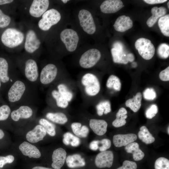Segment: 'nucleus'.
<instances>
[{
  "mask_svg": "<svg viewBox=\"0 0 169 169\" xmlns=\"http://www.w3.org/2000/svg\"><path fill=\"white\" fill-rule=\"evenodd\" d=\"M135 45L139 54L144 59L149 60L153 57L155 48L149 39L143 38H139L136 41Z\"/></svg>",
  "mask_w": 169,
  "mask_h": 169,
  "instance_id": "0eeeda50",
  "label": "nucleus"
},
{
  "mask_svg": "<svg viewBox=\"0 0 169 169\" xmlns=\"http://www.w3.org/2000/svg\"><path fill=\"white\" fill-rule=\"evenodd\" d=\"M0 79L3 83H7L10 80L8 63L2 57H0Z\"/></svg>",
  "mask_w": 169,
  "mask_h": 169,
  "instance_id": "c756f323",
  "label": "nucleus"
},
{
  "mask_svg": "<svg viewBox=\"0 0 169 169\" xmlns=\"http://www.w3.org/2000/svg\"><path fill=\"white\" fill-rule=\"evenodd\" d=\"M19 148L24 155L29 158H38L41 156V153L38 148L27 142L24 141L22 143Z\"/></svg>",
  "mask_w": 169,
  "mask_h": 169,
  "instance_id": "412c9836",
  "label": "nucleus"
},
{
  "mask_svg": "<svg viewBox=\"0 0 169 169\" xmlns=\"http://www.w3.org/2000/svg\"><path fill=\"white\" fill-rule=\"evenodd\" d=\"M159 27L162 33L165 36H169V14L161 17L158 21Z\"/></svg>",
  "mask_w": 169,
  "mask_h": 169,
  "instance_id": "72a5a7b5",
  "label": "nucleus"
},
{
  "mask_svg": "<svg viewBox=\"0 0 169 169\" xmlns=\"http://www.w3.org/2000/svg\"><path fill=\"white\" fill-rule=\"evenodd\" d=\"M49 5L48 0H34L30 7L29 13L33 17H39L46 11Z\"/></svg>",
  "mask_w": 169,
  "mask_h": 169,
  "instance_id": "dca6fc26",
  "label": "nucleus"
},
{
  "mask_svg": "<svg viewBox=\"0 0 169 169\" xmlns=\"http://www.w3.org/2000/svg\"><path fill=\"white\" fill-rule=\"evenodd\" d=\"M76 82L81 91L83 102L87 104L96 102V98L101 90L98 76L92 72H87L78 76Z\"/></svg>",
  "mask_w": 169,
  "mask_h": 169,
  "instance_id": "f257e3e1",
  "label": "nucleus"
},
{
  "mask_svg": "<svg viewBox=\"0 0 169 169\" xmlns=\"http://www.w3.org/2000/svg\"><path fill=\"white\" fill-rule=\"evenodd\" d=\"M89 129L87 126L85 125H82L80 129L79 137H86L89 133Z\"/></svg>",
  "mask_w": 169,
  "mask_h": 169,
  "instance_id": "8fccbe9b",
  "label": "nucleus"
},
{
  "mask_svg": "<svg viewBox=\"0 0 169 169\" xmlns=\"http://www.w3.org/2000/svg\"><path fill=\"white\" fill-rule=\"evenodd\" d=\"M157 53L161 58L163 59L167 58L169 56V46L165 43H162L158 47Z\"/></svg>",
  "mask_w": 169,
  "mask_h": 169,
  "instance_id": "e433bc0d",
  "label": "nucleus"
},
{
  "mask_svg": "<svg viewBox=\"0 0 169 169\" xmlns=\"http://www.w3.org/2000/svg\"><path fill=\"white\" fill-rule=\"evenodd\" d=\"M14 159V157L12 155L5 156H0V168H2L6 164L12 163Z\"/></svg>",
  "mask_w": 169,
  "mask_h": 169,
  "instance_id": "c03bdc74",
  "label": "nucleus"
},
{
  "mask_svg": "<svg viewBox=\"0 0 169 169\" xmlns=\"http://www.w3.org/2000/svg\"><path fill=\"white\" fill-rule=\"evenodd\" d=\"M46 118L51 121L59 124H64L68 121L67 116L60 112H49L46 115Z\"/></svg>",
  "mask_w": 169,
  "mask_h": 169,
  "instance_id": "cd10ccee",
  "label": "nucleus"
},
{
  "mask_svg": "<svg viewBox=\"0 0 169 169\" xmlns=\"http://www.w3.org/2000/svg\"><path fill=\"white\" fill-rule=\"evenodd\" d=\"M169 126H168L167 128V133H168V134H169Z\"/></svg>",
  "mask_w": 169,
  "mask_h": 169,
  "instance_id": "052dcab7",
  "label": "nucleus"
},
{
  "mask_svg": "<svg viewBox=\"0 0 169 169\" xmlns=\"http://www.w3.org/2000/svg\"><path fill=\"white\" fill-rule=\"evenodd\" d=\"M66 158V152L62 148L54 150L52 155V166L54 169H60L64 163Z\"/></svg>",
  "mask_w": 169,
  "mask_h": 169,
  "instance_id": "6ab92c4d",
  "label": "nucleus"
},
{
  "mask_svg": "<svg viewBox=\"0 0 169 169\" xmlns=\"http://www.w3.org/2000/svg\"></svg>",
  "mask_w": 169,
  "mask_h": 169,
  "instance_id": "e2e57ef3",
  "label": "nucleus"
},
{
  "mask_svg": "<svg viewBox=\"0 0 169 169\" xmlns=\"http://www.w3.org/2000/svg\"><path fill=\"white\" fill-rule=\"evenodd\" d=\"M99 144L101 145L99 146V149L100 151L102 152L105 151L110 147L111 142L109 139L105 138L99 141Z\"/></svg>",
  "mask_w": 169,
  "mask_h": 169,
  "instance_id": "37998d69",
  "label": "nucleus"
},
{
  "mask_svg": "<svg viewBox=\"0 0 169 169\" xmlns=\"http://www.w3.org/2000/svg\"><path fill=\"white\" fill-rule=\"evenodd\" d=\"M60 38L68 51L72 52L75 50L79 40L75 31L70 29H65L61 33Z\"/></svg>",
  "mask_w": 169,
  "mask_h": 169,
  "instance_id": "6e6552de",
  "label": "nucleus"
},
{
  "mask_svg": "<svg viewBox=\"0 0 169 169\" xmlns=\"http://www.w3.org/2000/svg\"><path fill=\"white\" fill-rule=\"evenodd\" d=\"M114 155L110 151L101 152L98 154L95 158V163L99 168L110 167L113 164Z\"/></svg>",
  "mask_w": 169,
  "mask_h": 169,
  "instance_id": "9b49d317",
  "label": "nucleus"
},
{
  "mask_svg": "<svg viewBox=\"0 0 169 169\" xmlns=\"http://www.w3.org/2000/svg\"><path fill=\"white\" fill-rule=\"evenodd\" d=\"M4 134L3 131L0 129V139H2L4 136Z\"/></svg>",
  "mask_w": 169,
  "mask_h": 169,
  "instance_id": "4d7b16f0",
  "label": "nucleus"
},
{
  "mask_svg": "<svg viewBox=\"0 0 169 169\" xmlns=\"http://www.w3.org/2000/svg\"><path fill=\"white\" fill-rule=\"evenodd\" d=\"M158 108L155 104H152L146 110L145 115L146 117L149 119H151L154 117L157 113Z\"/></svg>",
  "mask_w": 169,
  "mask_h": 169,
  "instance_id": "a19ab883",
  "label": "nucleus"
},
{
  "mask_svg": "<svg viewBox=\"0 0 169 169\" xmlns=\"http://www.w3.org/2000/svg\"><path fill=\"white\" fill-rule=\"evenodd\" d=\"M125 150L128 153H132L134 160L139 161L142 160L144 156V152L140 149L138 144L132 142L126 146Z\"/></svg>",
  "mask_w": 169,
  "mask_h": 169,
  "instance_id": "a878e982",
  "label": "nucleus"
},
{
  "mask_svg": "<svg viewBox=\"0 0 169 169\" xmlns=\"http://www.w3.org/2000/svg\"><path fill=\"white\" fill-rule=\"evenodd\" d=\"M33 113L32 109L30 107L23 105L12 111L11 113V116L13 120L17 121L20 119L29 118L32 116Z\"/></svg>",
  "mask_w": 169,
  "mask_h": 169,
  "instance_id": "4be33fe9",
  "label": "nucleus"
},
{
  "mask_svg": "<svg viewBox=\"0 0 169 169\" xmlns=\"http://www.w3.org/2000/svg\"><path fill=\"white\" fill-rule=\"evenodd\" d=\"M113 26L116 31L123 32L132 28L133 22L129 17L122 15L117 18Z\"/></svg>",
  "mask_w": 169,
  "mask_h": 169,
  "instance_id": "5701e85b",
  "label": "nucleus"
},
{
  "mask_svg": "<svg viewBox=\"0 0 169 169\" xmlns=\"http://www.w3.org/2000/svg\"><path fill=\"white\" fill-rule=\"evenodd\" d=\"M138 135L139 138L147 144H151L155 141L154 137L145 126H143L140 127V131H139Z\"/></svg>",
  "mask_w": 169,
  "mask_h": 169,
  "instance_id": "2f4dec72",
  "label": "nucleus"
},
{
  "mask_svg": "<svg viewBox=\"0 0 169 169\" xmlns=\"http://www.w3.org/2000/svg\"><path fill=\"white\" fill-rule=\"evenodd\" d=\"M146 3L150 4L161 3L167 1V0H144Z\"/></svg>",
  "mask_w": 169,
  "mask_h": 169,
  "instance_id": "603ef678",
  "label": "nucleus"
},
{
  "mask_svg": "<svg viewBox=\"0 0 169 169\" xmlns=\"http://www.w3.org/2000/svg\"><path fill=\"white\" fill-rule=\"evenodd\" d=\"M142 95L140 92H138L133 98L127 100L125 103V105L134 112H137L141 106Z\"/></svg>",
  "mask_w": 169,
  "mask_h": 169,
  "instance_id": "c85d7f7f",
  "label": "nucleus"
},
{
  "mask_svg": "<svg viewBox=\"0 0 169 169\" xmlns=\"http://www.w3.org/2000/svg\"><path fill=\"white\" fill-rule=\"evenodd\" d=\"M99 141L94 140L90 143L89 147L90 149L93 151L97 150L99 147Z\"/></svg>",
  "mask_w": 169,
  "mask_h": 169,
  "instance_id": "3c124183",
  "label": "nucleus"
},
{
  "mask_svg": "<svg viewBox=\"0 0 169 169\" xmlns=\"http://www.w3.org/2000/svg\"><path fill=\"white\" fill-rule=\"evenodd\" d=\"M167 7H168V8H169V2H168L167 4Z\"/></svg>",
  "mask_w": 169,
  "mask_h": 169,
  "instance_id": "680f3d73",
  "label": "nucleus"
},
{
  "mask_svg": "<svg viewBox=\"0 0 169 169\" xmlns=\"http://www.w3.org/2000/svg\"><path fill=\"white\" fill-rule=\"evenodd\" d=\"M46 132L41 125H37L32 130L28 131L26 135V138L30 142L35 143L41 141L45 136Z\"/></svg>",
  "mask_w": 169,
  "mask_h": 169,
  "instance_id": "a211bd4d",
  "label": "nucleus"
},
{
  "mask_svg": "<svg viewBox=\"0 0 169 169\" xmlns=\"http://www.w3.org/2000/svg\"><path fill=\"white\" fill-rule=\"evenodd\" d=\"M52 85L69 103L74 99L77 87L76 81L70 77L62 79Z\"/></svg>",
  "mask_w": 169,
  "mask_h": 169,
  "instance_id": "7ed1b4c3",
  "label": "nucleus"
},
{
  "mask_svg": "<svg viewBox=\"0 0 169 169\" xmlns=\"http://www.w3.org/2000/svg\"><path fill=\"white\" fill-rule=\"evenodd\" d=\"M2 82H1V79H0V89L1 87V85H2Z\"/></svg>",
  "mask_w": 169,
  "mask_h": 169,
  "instance_id": "bf43d9fd",
  "label": "nucleus"
},
{
  "mask_svg": "<svg viewBox=\"0 0 169 169\" xmlns=\"http://www.w3.org/2000/svg\"><path fill=\"white\" fill-rule=\"evenodd\" d=\"M70 77L60 74L57 66L49 63L42 69L39 77L40 83L45 86H51L63 78Z\"/></svg>",
  "mask_w": 169,
  "mask_h": 169,
  "instance_id": "f03ea898",
  "label": "nucleus"
},
{
  "mask_svg": "<svg viewBox=\"0 0 169 169\" xmlns=\"http://www.w3.org/2000/svg\"><path fill=\"white\" fill-rule=\"evenodd\" d=\"M39 123L43 126L47 132L51 136H54L56 134L55 126L53 123L44 118L39 120Z\"/></svg>",
  "mask_w": 169,
  "mask_h": 169,
  "instance_id": "c9c22d12",
  "label": "nucleus"
},
{
  "mask_svg": "<svg viewBox=\"0 0 169 169\" xmlns=\"http://www.w3.org/2000/svg\"><path fill=\"white\" fill-rule=\"evenodd\" d=\"M11 20L10 17L4 14L0 9V28H4L8 26Z\"/></svg>",
  "mask_w": 169,
  "mask_h": 169,
  "instance_id": "ea45409f",
  "label": "nucleus"
},
{
  "mask_svg": "<svg viewBox=\"0 0 169 169\" xmlns=\"http://www.w3.org/2000/svg\"><path fill=\"white\" fill-rule=\"evenodd\" d=\"M24 74L26 78L30 82H35L38 79L39 74L38 66L34 60L29 59L26 61Z\"/></svg>",
  "mask_w": 169,
  "mask_h": 169,
  "instance_id": "f8f14e48",
  "label": "nucleus"
},
{
  "mask_svg": "<svg viewBox=\"0 0 169 169\" xmlns=\"http://www.w3.org/2000/svg\"><path fill=\"white\" fill-rule=\"evenodd\" d=\"M78 18L81 26L84 32L92 34L96 31V26L92 16L88 11L83 9L79 12Z\"/></svg>",
  "mask_w": 169,
  "mask_h": 169,
  "instance_id": "1a4fd4ad",
  "label": "nucleus"
},
{
  "mask_svg": "<svg viewBox=\"0 0 169 169\" xmlns=\"http://www.w3.org/2000/svg\"><path fill=\"white\" fill-rule=\"evenodd\" d=\"M32 169H53L49 168L40 166H37L33 167Z\"/></svg>",
  "mask_w": 169,
  "mask_h": 169,
  "instance_id": "6e6d98bb",
  "label": "nucleus"
},
{
  "mask_svg": "<svg viewBox=\"0 0 169 169\" xmlns=\"http://www.w3.org/2000/svg\"><path fill=\"white\" fill-rule=\"evenodd\" d=\"M101 57L100 52L97 49H92L84 53L80 56L79 64L82 68L89 69L95 66Z\"/></svg>",
  "mask_w": 169,
  "mask_h": 169,
  "instance_id": "39448f33",
  "label": "nucleus"
},
{
  "mask_svg": "<svg viewBox=\"0 0 169 169\" xmlns=\"http://www.w3.org/2000/svg\"><path fill=\"white\" fill-rule=\"evenodd\" d=\"M24 38L23 33L20 31L14 28H9L3 33L1 40L5 46L12 48L20 45Z\"/></svg>",
  "mask_w": 169,
  "mask_h": 169,
  "instance_id": "20e7f679",
  "label": "nucleus"
},
{
  "mask_svg": "<svg viewBox=\"0 0 169 169\" xmlns=\"http://www.w3.org/2000/svg\"><path fill=\"white\" fill-rule=\"evenodd\" d=\"M159 77L160 79L162 81H167L169 80V66L160 73Z\"/></svg>",
  "mask_w": 169,
  "mask_h": 169,
  "instance_id": "49530a36",
  "label": "nucleus"
},
{
  "mask_svg": "<svg viewBox=\"0 0 169 169\" xmlns=\"http://www.w3.org/2000/svg\"><path fill=\"white\" fill-rule=\"evenodd\" d=\"M40 41L35 32L29 30L27 32L24 44V48L28 53H32L39 47Z\"/></svg>",
  "mask_w": 169,
  "mask_h": 169,
  "instance_id": "4468645a",
  "label": "nucleus"
},
{
  "mask_svg": "<svg viewBox=\"0 0 169 169\" xmlns=\"http://www.w3.org/2000/svg\"><path fill=\"white\" fill-rule=\"evenodd\" d=\"M49 102H54L59 108L65 109L69 106V103L66 100L53 85L50 86L49 91Z\"/></svg>",
  "mask_w": 169,
  "mask_h": 169,
  "instance_id": "ddd939ff",
  "label": "nucleus"
},
{
  "mask_svg": "<svg viewBox=\"0 0 169 169\" xmlns=\"http://www.w3.org/2000/svg\"><path fill=\"white\" fill-rule=\"evenodd\" d=\"M63 137V142L66 145L70 144L71 146L76 147L78 146L80 143L79 138L70 132L65 133Z\"/></svg>",
  "mask_w": 169,
  "mask_h": 169,
  "instance_id": "f704fd0d",
  "label": "nucleus"
},
{
  "mask_svg": "<svg viewBox=\"0 0 169 169\" xmlns=\"http://www.w3.org/2000/svg\"><path fill=\"white\" fill-rule=\"evenodd\" d=\"M111 52L113 61L115 63L126 64L129 62H132L135 59L133 54H126L123 49H116L113 48L111 49Z\"/></svg>",
  "mask_w": 169,
  "mask_h": 169,
  "instance_id": "2eb2a0df",
  "label": "nucleus"
},
{
  "mask_svg": "<svg viewBox=\"0 0 169 169\" xmlns=\"http://www.w3.org/2000/svg\"><path fill=\"white\" fill-rule=\"evenodd\" d=\"M126 123L125 120L121 117L116 118L112 122V125L115 127H119L122 126Z\"/></svg>",
  "mask_w": 169,
  "mask_h": 169,
  "instance_id": "09e8293b",
  "label": "nucleus"
},
{
  "mask_svg": "<svg viewBox=\"0 0 169 169\" xmlns=\"http://www.w3.org/2000/svg\"><path fill=\"white\" fill-rule=\"evenodd\" d=\"M97 102L95 108L99 116H101L103 114L106 115L111 112V104L109 100H104Z\"/></svg>",
  "mask_w": 169,
  "mask_h": 169,
  "instance_id": "7c9ffc66",
  "label": "nucleus"
},
{
  "mask_svg": "<svg viewBox=\"0 0 169 169\" xmlns=\"http://www.w3.org/2000/svg\"><path fill=\"white\" fill-rule=\"evenodd\" d=\"M69 0H62V1L64 3H66Z\"/></svg>",
  "mask_w": 169,
  "mask_h": 169,
  "instance_id": "13d9d810",
  "label": "nucleus"
},
{
  "mask_svg": "<svg viewBox=\"0 0 169 169\" xmlns=\"http://www.w3.org/2000/svg\"><path fill=\"white\" fill-rule=\"evenodd\" d=\"M106 86L108 89L120 91L121 88L120 80L117 76L111 75L109 76L107 80Z\"/></svg>",
  "mask_w": 169,
  "mask_h": 169,
  "instance_id": "473e14b6",
  "label": "nucleus"
},
{
  "mask_svg": "<svg viewBox=\"0 0 169 169\" xmlns=\"http://www.w3.org/2000/svg\"><path fill=\"white\" fill-rule=\"evenodd\" d=\"M137 168V165L135 162L125 160L123 162L122 166L117 169H136Z\"/></svg>",
  "mask_w": 169,
  "mask_h": 169,
  "instance_id": "a18cd8bd",
  "label": "nucleus"
},
{
  "mask_svg": "<svg viewBox=\"0 0 169 169\" xmlns=\"http://www.w3.org/2000/svg\"><path fill=\"white\" fill-rule=\"evenodd\" d=\"M13 1V0H0V5L10 3Z\"/></svg>",
  "mask_w": 169,
  "mask_h": 169,
  "instance_id": "5fc2aeb1",
  "label": "nucleus"
},
{
  "mask_svg": "<svg viewBox=\"0 0 169 169\" xmlns=\"http://www.w3.org/2000/svg\"><path fill=\"white\" fill-rule=\"evenodd\" d=\"M26 86L22 81L16 80L10 88L8 93L9 101L12 103L17 102L22 98L26 90Z\"/></svg>",
  "mask_w": 169,
  "mask_h": 169,
  "instance_id": "9d476101",
  "label": "nucleus"
},
{
  "mask_svg": "<svg viewBox=\"0 0 169 169\" xmlns=\"http://www.w3.org/2000/svg\"><path fill=\"white\" fill-rule=\"evenodd\" d=\"M61 15L56 9H51L46 11L38 22L39 28L43 31H47L60 20Z\"/></svg>",
  "mask_w": 169,
  "mask_h": 169,
  "instance_id": "423d86ee",
  "label": "nucleus"
},
{
  "mask_svg": "<svg viewBox=\"0 0 169 169\" xmlns=\"http://www.w3.org/2000/svg\"><path fill=\"white\" fill-rule=\"evenodd\" d=\"M137 139V136L134 134H117L113 136V142L115 146L120 147L122 146H125L136 140Z\"/></svg>",
  "mask_w": 169,
  "mask_h": 169,
  "instance_id": "aec40b11",
  "label": "nucleus"
},
{
  "mask_svg": "<svg viewBox=\"0 0 169 169\" xmlns=\"http://www.w3.org/2000/svg\"><path fill=\"white\" fill-rule=\"evenodd\" d=\"M124 5L121 0H107L104 1L100 6L101 11L105 13H116Z\"/></svg>",
  "mask_w": 169,
  "mask_h": 169,
  "instance_id": "f3484780",
  "label": "nucleus"
},
{
  "mask_svg": "<svg viewBox=\"0 0 169 169\" xmlns=\"http://www.w3.org/2000/svg\"><path fill=\"white\" fill-rule=\"evenodd\" d=\"M65 160L67 166L70 168L83 167L85 165L84 158L79 154L69 155L66 157Z\"/></svg>",
  "mask_w": 169,
  "mask_h": 169,
  "instance_id": "bb28decb",
  "label": "nucleus"
},
{
  "mask_svg": "<svg viewBox=\"0 0 169 169\" xmlns=\"http://www.w3.org/2000/svg\"><path fill=\"white\" fill-rule=\"evenodd\" d=\"M151 11L152 15L147 19L146 22V24L149 27H152L157 21L159 18L165 15L166 13V9L163 7L159 8L155 7L152 8Z\"/></svg>",
  "mask_w": 169,
  "mask_h": 169,
  "instance_id": "393cba45",
  "label": "nucleus"
},
{
  "mask_svg": "<svg viewBox=\"0 0 169 169\" xmlns=\"http://www.w3.org/2000/svg\"><path fill=\"white\" fill-rule=\"evenodd\" d=\"M89 125L93 132L98 135H103L107 131V123L103 120L91 119L89 120Z\"/></svg>",
  "mask_w": 169,
  "mask_h": 169,
  "instance_id": "b1692460",
  "label": "nucleus"
},
{
  "mask_svg": "<svg viewBox=\"0 0 169 169\" xmlns=\"http://www.w3.org/2000/svg\"><path fill=\"white\" fill-rule=\"evenodd\" d=\"M127 114V111L126 109L123 107L120 108L116 114V118L119 117L120 116Z\"/></svg>",
  "mask_w": 169,
  "mask_h": 169,
  "instance_id": "864d4df0",
  "label": "nucleus"
},
{
  "mask_svg": "<svg viewBox=\"0 0 169 169\" xmlns=\"http://www.w3.org/2000/svg\"><path fill=\"white\" fill-rule=\"evenodd\" d=\"M155 169H169V160L164 157H160L155 163Z\"/></svg>",
  "mask_w": 169,
  "mask_h": 169,
  "instance_id": "4c0bfd02",
  "label": "nucleus"
},
{
  "mask_svg": "<svg viewBox=\"0 0 169 169\" xmlns=\"http://www.w3.org/2000/svg\"><path fill=\"white\" fill-rule=\"evenodd\" d=\"M143 95L144 98L147 100H153L156 97V93L152 88H147L143 91Z\"/></svg>",
  "mask_w": 169,
  "mask_h": 169,
  "instance_id": "79ce46f5",
  "label": "nucleus"
},
{
  "mask_svg": "<svg viewBox=\"0 0 169 169\" xmlns=\"http://www.w3.org/2000/svg\"><path fill=\"white\" fill-rule=\"evenodd\" d=\"M81 124L79 122H73L71 125V128L75 135L79 137Z\"/></svg>",
  "mask_w": 169,
  "mask_h": 169,
  "instance_id": "de8ad7c7",
  "label": "nucleus"
},
{
  "mask_svg": "<svg viewBox=\"0 0 169 169\" xmlns=\"http://www.w3.org/2000/svg\"><path fill=\"white\" fill-rule=\"evenodd\" d=\"M11 113L9 106L7 105H3L0 106V121L7 120Z\"/></svg>",
  "mask_w": 169,
  "mask_h": 169,
  "instance_id": "58836bf2",
  "label": "nucleus"
}]
</instances>
